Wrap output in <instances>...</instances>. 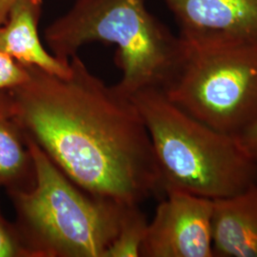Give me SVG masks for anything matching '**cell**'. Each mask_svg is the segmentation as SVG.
I'll list each match as a JSON object with an SVG mask.
<instances>
[{"instance_id": "obj_14", "label": "cell", "mask_w": 257, "mask_h": 257, "mask_svg": "<svg viewBox=\"0 0 257 257\" xmlns=\"http://www.w3.org/2000/svg\"><path fill=\"white\" fill-rule=\"evenodd\" d=\"M241 146L257 166V118L237 136Z\"/></svg>"}, {"instance_id": "obj_7", "label": "cell", "mask_w": 257, "mask_h": 257, "mask_svg": "<svg viewBox=\"0 0 257 257\" xmlns=\"http://www.w3.org/2000/svg\"><path fill=\"white\" fill-rule=\"evenodd\" d=\"M192 40L257 39V0H163Z\"/></svg>"}, {"instance_id": "obj_12", "label": "cell", "mask_w": 257, "mask_h": 257, "mask_svg": "<svg viewBox=\"0 0 257 257\" xmlns=\"http://www.w3.org/2000/svg\"><path fill=\"white\" fill-rule=\"evenodd\" d=\"M29 71L24 65L0 52V92L9 91L29 79Z\"/></svg>"}, {"instance_id": "obj_3", "label": "cell", "mask_w": 257, "mask_h": 257, "mask_svg": "<svg viewBox=\"0 0 257 257\" xmlns=\"http://www.w3.org/2000/svg\"><path fill=\"white\" fill-rule=\"evenodd\" d=\"M154 148L163 194L169 191L217 199L257 183V166L237 137L185 112L161 89L131 96Z\"/></svg>"}, {"instance_id": "obj_15", "label": "cell", "mask_w": 257, "mask_h": 257, "mask_svg": "<svg viewBox=\"0 0 257 257\" xmlns=\"http://www.w3.org/2000/svg\"><path fill=\"white\" fill-rule=\"evenodd\" d=\"M17 0H0V25L3 24L11 7Z\"/></svg>"}, {"instance_id": "obj_4", "label": "cell", "mask_w": 257, "mask_h": 257, "mask_svg": "<svg viewBox=\"0 0 257 257\" xmlns=\"http://www.w3.org/2000/svg\"><path fill=\"white\" fill-rule=\"evenodd\" d=\"M27 138L36 164V184L12 197L28 255L105 257L130 205L86 193Z\"/></svg>"}, {"instance_id": "obj_6", "label": "cell", "mask_w": 257, "mask_h": 257, "mask_svg": "<svg viewBox=\"0 0 257 257\" xmlns=\"http://www.w3.org/2000/svg\"><path fill=\"white\" fill-rule=\"evenodd\" d=\"M148 225L142 257H214L212 199L169 191Z\"/></svg>"}, {"instance_id": "obj_5", "label": "cell", "mask_w": 257, "mask_h": 257, "mask_svg": "<svg viewBox=\"0 0 257 257\" xmlns=\"http://www.w3.org/2000/svg\"><path fill=\"white\" fill-rule=\"evenodd\" d=\"M161 89L178 108L237 137L257 118V39L192 40Z\"/></svg>"}, {"instance_id": "obj_11", "label": "cell", "mask_w": 257, "mask_h": 257, "mask_svg": "<svg viewBox=\"0 0 257 257\" xmlns=\"http://www.w3.org/2000/svg\"><path fill=\"white\" fill-rule=\"evenodd\" d=\"M149 222L139 205L130 206L120 225L119 231L105 257H139L146 237Z\"/></svg>"}, {"instance_id": "obj_2", "label": "cell", "mask_w": 257, "mask_h": 257, "mask_svg": "<svg viewBox=\"0 0 257 257\" xmlns=\"http://www.w3.org/2000/svg\"><path fill=\"white\" fill-rule=\"evenodd\" d=\"M44 38L64 63L86 44L115 45V63L122 72L115 86L128 96L162 89L181 55L180 37L149 12L146 0H76L45 29Z\"/></svg>"}, {"instance_id": "obj_13", "label": "cell", "mask_w": 257, "mask_h": 257, "mask_svg": "<svg viewBox=\"0 0 257 257\" xmlns=\"http://www.w3.org/2000/svg\"><path fill=\"white\" fill-rule=\"evenodd\" d=\"M27 256L19 230H13L0 217V257Z\"/></svg>"}, {"instance_id": "obj_8", "label": "cell", "mask_w": 257, "mask_h": 257, "mask_svg": "<svg viewBox=\"0 0 257 257\" xmlns=\"http://www.w3.org/2000/svg\"><path fill=\"white\" fill-rule=\"evenodd\" d=\"M212 202L213 255L257 257V183Z\"/></svg>"}, {"instance_id": "obj_1", "label": "cell", "mask_w": 257, "mask_h": 257, "mask_svg": "<svg viewBox=\"0 0 257 257\" xmlns=\"http://www.w3.org/2000/svg\"><path fill=\"white\" fill-rule=\"evenodd\" d=\"M9 90L20 127L86 193L123 205L163 193L153 144L131 96L92 74L78 55L66 75L26 66Z\"/></svg>"}, {"instance_id": "obj_9", "label": "cell", "mask_w": 257, "mask_h": 257, "mask_svg": "<svg viewBox=\"0 0 257 257\" xmlns=\"http://www.w3.org/2000/svg\"><path fill=\"white\" fill-rule=\"evenodd\" d=\"M43 0H17L0 25V52L24 66L66 75L70 62L64 63L46 50L38 35Z\"/></svg>"}, {"instance_id": "obj_10", "label": "cell", "mask_w": 257, "mask_h": 257, "mask_svg": "<svg viewBox=\"0 0 257 257\" xmlns=\"http://www.w3.org/2000/svg\"><path fill=\"white\" fill-rule=\"evenodd\" d=\"M36 178L27 136L14 115L9 92H0V187L8 188L11 193L28 192Z\"/></svg>"}]
</instances>
